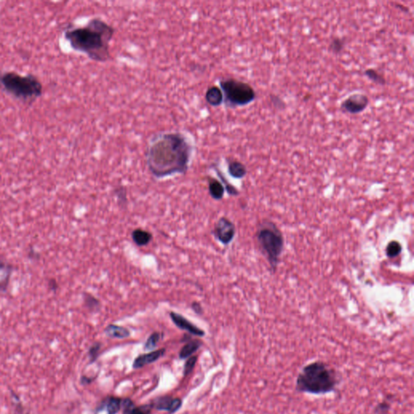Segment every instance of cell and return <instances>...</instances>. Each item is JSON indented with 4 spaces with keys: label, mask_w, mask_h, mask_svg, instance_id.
<instances>
[{
    "label": "cell",
    "mask_w": 414,
    "mask_h": 414,
    "mask_svg": "<svg viewBox=\"0 0 414 414\" xmlns=\"http://www.w3.org/2000/svg\"><path fill=\"white\" fill-rule=\"evenodd\" d=\"M193 145L185 134L164 132L151 138L146 147V167L156 179L187 173Z\"/></svg>",
    "instance_id": "cell-1"
},
{
    "label": "cell",
    "mask_w": 414,
    "mask_h": 414,
    "mask_svg": "<svg viewBox=\"0 0 414 414\" xmlns=\"http://www.w3.org/2000/svg\"><path fill=\"white\" fill-rule=\"evenodd\" d=\"M115 29L98 17L92 18L80 27H71L64 32V37L75 51L85 54L93 61L105 63L111 59L110 42Z\"/></svg>",
    "instance_id": "cell-2"
},
{
    "label": "cell",
    "mask_w": 414,
    "mask_h": 414,
    "mask_svg": "<svg viewBox=\"0 0 414 414\" xmlns=\"http://www.w3.org/2000/svg\"><path fill=\"white\" fill-rule=\"evenodd\" d=\"M336 384V373L323 362H314L305 366L296 380L297 390L313 395L333 392Z\"/></svg>",
    "instance_id": "cell-3"
},
{
    "label": "cell",
    "mask_w": 414,
    "mask_h": 414,
    "mask_svg": "<svg viewBox=\"0 0 414 414\" xmlns=\"http://www.w3.org/2000/svg\"><path fill=\"white\" fill-rule=\"evenodd\" d=\"M0 88L16 99L30 104L41 97L43 93L42 82L36 76L32 74L22 76L16 71L0 74Z\"/></svg>",
    "instance_id": "cell-4"
},
{
    "label": "cell",
    "mask_w": 414,
    "mask_h": 414,
    "mask_svg": "<svg viewBox=\"0 0 414 414\" xmlns=\"http://www.w3.org/2000/svg\"><path fill=\"white\" fill-rule=\"evenodd\" d=\"M256 237L260 249L268 260L271 268L275 271L284 249L283 233L274 223L264 220L258 225Z\"/></svg>",
    "instance_id": "cell-5"
},
{
    "label": "cell",
    "mask_w": 414,
    "mask_h": 414,
    "mask_svg": "<svg viewBox=\"0 0 414 414\" xmlns=\"http://www.w3.org/2000/svg\"><path fill=\"white\" fill-rule=\"evenodd\" d=\"M220 89L223 94V103L227 107L235 109L249 105L256 99V92L250 84L236 79H223Z\"/></svg>",
    "instance_id": "cell-6"
},
{
    "label": "cell",
    "mask_w": 414,
    "mask_h": 414,
    "mask_svg": "<svg viewBox=\"0 0 414 414\" xmlns=\"http://www.w3.org/2000/svg\"><path fill=\"white\" fill-rule=\"evenodd\" d=\"M236 226L227 217L220 218L215 223L213 234L218 241L223 245H228L232 243L236 236Z\"/></svg>",
    "instance_id": "cell-7"
},
{
    "label": "cell",
    "mask_w": 414,
    "mask_h": 414,
    "mask_svg": "<svg viewBox=\"0 0 414 414\" xmlns=\"http://www.w3.org/2000/svg\"><path fill=\"white\" fill-rule=\"evenodd\" d=\"M369 102L370 100L367 96L362 93H355L346 98L341 103V107L345 112L350 114H358L367 108Z\"/></svg>",
    "instance_id": "cell-8"
},
{
    "label": "cell",
    "mask_w": 414,
    "mask_h": 414,
    "mask_svg": "<svg viewBox=\"0 0 414 414\" xmlns=\"http://www.w3.org/2000/svg\"><path fill=\"white\" fill-rule=\"evenodd\" d=\"M169 317H170L171 320L173 322V324H175L178 329L188 332L189 334L194 335V336H205V334H206L205 331L196 326L195 324H192V322H190L187 318L183 317L182 315H180V313L170 312H169Z\"/></svg>",
    "instance_id": "cell-9"
},
{
    "label": "cell",
    "mask_w": 414,
    "mask_h": 414,
    "mask_svg": "<svg viewBox=\"0 0 414 414\" xmlns=\"http://www.w3.org/2000/svg\"><path fill=\"white\" fill-rule=\"evenodd\" d=\"M13 272V265L5 256L0 254V293L8 291Z\"/></svg>",
    "instance_id": "cell-10"
},
{
    "label": "cell",
    "mask_w": 414,
    "mask_h": 414,
    "mask_svg": "<svg viewBox=\"0 0 414 414\" xmlns=\"http://www.w3.org/2000/svg\"><path fill=\"white\" fill-rule=\"evenodd\" d=\"M182 405V401L179 398H173L171 397H159L156 399L151 404V407H155L159 410H165L173 414L177 411Z\"/></svg>",
    "instance_id": "cell-11"
},
{
    "label": "cell",
    "mask_w": 414,
    "mask_h": 414,
    "mask_svg": "<svg viewBox=\"0 0 414 414\" xmlns=\"http://www.w3.org/2000/svg\"><path fill=\"white\" fill-rule=\"evenodd\" d=\"M165 352V349H160L158 350L152 351L150 353L139 355L138 358H135L133 367L134 369H139V368L143 367L144 366L148 365L150 363H155L156 361L162 358L164 355Z\"/></svg>",
    "instance_id": "cell-12"
},
{
    "label": "cell",
    "mask_w": 414,
    "mask_h": 414,
    "mask_svg": "<svg viewBox=\"0 0 414 414\" xmlns=\"http://www.w3.org/2000/svg\"><path fill=\"white\" fill-rule=\"evenodd\" d=\"M205 100L210 106L213 107L220 106L223 103V94L222 90L217 86H211L206 92Z\"/></svg>",
    "instance_id": "cell-13"
},
{
    "label": "cell",
    "mask_w": 414,
    "mask_h": 414,
    "mask_svg": "<svg viewBox=\"0 0 414 414\" xmlns=\"http://www.w3.org/2000/svg\"><path fill=\"white\" fill-rule=\"evenodd\" d=\"M208 190L210 197L216 201L222 200L224 195L225 189L222 182L215 178L208 179Z\"/></svg>",
    "instance_id": "cell-14"
},
{
    "label": "cell",
    "mask_w": 414,
    "mask_h": 414,
    "mask_svg": "<svg viewBox=\"0 0 414 414\" xmlns=\"http://www.w3.org/2000/svg\"><path fill=\"white\" fill-rule=\"evenodd\" d=\"M105 334L110 338L124 339L130 336L129 329L117 324H109L105 329Z\"/></svg>",
    "instance_id": "cell-15"
},
{
    "label": "cell",
    "mask_w": 414,
    "mask_h": 414,
    "mask_svg": "<svg viewBox=\"0 0 414 414\" xmlns=\"http://www.w3.org/2000/svg\"><path fill=\"white\" fill-rule=\"evenodd\" d=\"M132 239L134 244L139 247L146 246L151 241L153 238L151 232L145 231L142 228L134 229L131 233Z\"/></svg>",
    "instance_id": "cell-16"
},
{
    "label": "cell",
    "mask_w": 414,
    "mask_h": 414,
    "mask_svg": "<svg viewBox=\"0 0 414 414\" xmlns=\"http://www.w3.org/2000/svg\"><path fill=\"white\" fill-rule=\"evenodd\" d=\"M122 406V399L117 397H109L102 402L99 409H105L108 414H117Z\"/></svg>",
    "instance_id": "cell-17"
},
{
    "label": "cell",
    "mask_w": 414,
    "mask_h": 414,
    "mask_svg": "<svg viewBox=\"0 0 414 414\" xmlns=\"http://www.w3.org/2000/svg\"><path fill=\"white\" fill-rule=\"evenodd\" d=\"M125 414H149L151 412V405L135 407L130 399H125L122 401Z\"/></svg>",
    "instance_id": "cell-18"
},
{
    "label": "cell",
    "mask_w": 414,
    "mask_h": 414,
    "mask_svg": "<svg viewBox=\"0 0 414 414\" xmlns=\"http://www.w3.org/2000/svg\"><path fill=\"white\" fill-rule=\"evenodd\" d=\"M228 173L236 179H242L247 174V168L244 163L237 160H232L228 163Z\"/></svg>",
    "instance_id": "cell-19"
},
{
    "label": "cell",
    "mask_w": 414,
    "mask_h": 414,
    "mask_svg": "<svg viewBox=\"0 0 414 414\" xmlns=\"http://www.w3.org/2000/svg\"><path fill=\"white\" fill-rule=\"evenodd\" d=\"M83 301L84 307L89 312H96L100 311L101 303L90 293H83Z\"/></svg>",
    "instance_id": "cell-20"
},
{
    "label": "cell",
    "mask_w": 414,
    "mask_h": 414,
    "mask_svg": "<svg viewBox=\"0 0 414 414\" xmlns=\"http://www.w3.org/2000/svg\"><path fill=\"white\" fill-rule=\"evenodd\" d=\"M202 342L199 340H192V341H189L180 350L179 357L181 359L189 358L192 355V353H194L202 346Z\"/></svg>",
    "instance_id": "cell-21"
},
{
    "label": "cell",
    "mask_w": 414,
    "mask_h": 414,
    "mask_svg": "<svg viewBox=\"0 0 414 414\" xmlns=\"http://www.w3.org/2000/svg\"><path fill=\"white\" fill-rule=\"evenodd\" d=\"M364 75L369 80L372 81L373 83L379 84V85H385L386 84V80H385L384 76L379 73L375 69H366L364 71Z\"/></svg>",
    "instance_id": "cell-22"
},
{
    "label": "cell",
    "mask_w": 414,
    "mask_h": 414,
    "mask_svg": "<svg viewBox=\"0 0 414 414\" xmlns=\"http://www.w3.org/2000/svg\"><path fill=\"white\" fill-rule=\"evenodd\" d=\"M215 169L216 171V173H217L218 175L220 176V179L222 180V184L224 186L225 190L227 191V193L231 195V196H237V195L239 194V191H238L237 188L231 185L229 182H227V180H226L224 175H223L222 173L220 172V169L218 168H215Z\"/></svg>",
    "instance_id": "cell-23"
},
{
    "label": "cell",
    "mask_w": 414,
    "mask_h": 414,
    "mask_svg": "<svg viewBox=\"0 0 414 414\" xmlns=\"http://www.w3.org/2000/svg\"><path fill=\"white\" fill-rule=\"evenodd\" d=\"M163 334L159 332H155L153 334H151V336H149L148 339L146 340V343L144 345V349L147 350H151L153 349L156 348L159 341L162 338Z\"/></svg>",
    "instance_id": "cell-24"
},
{
    "label": "cell",
    "mask_w": 414,
    "mask_h": 414,
    "mask_svg": "<svg viewBox=\"0 0 414 414\" xmlns=\"http://www.w3.org/2000/svg\"><path fill=\"white\" fill-rule=\"evenodd\" d=\"M401 253V245L399 242L391 241L386 248V254L390 258L398 256Z\"/></svg>",
    "instance_id": "cell-25"
},
{
    "label": "cell",
    "mask_w": 414,
    "mask_h": 414,
    "mask_svg": "<svg viewBox=\"0 0 414 414\" xmlns=\"http://www.w3.org/2000/svg\"><path fill=\"white\" fill-rule=\"evenodd\" d=\"M344 47H345V39L340 37L334 38L329 45L330 51L335 54H340L343 50Z\"/></svg>",
    "instance_id": "cell-26"
},
{
    "label": "cell",
    "mask_w": 414,
    "mask_h": 414,
    "mask_svg": "<svg viewBox=\"0 0 414 414\" xmlns=\"http://www.w3.org/2000/svg\"><path fill=\"white\" fill-rule=\"evenodd\" d=\"M117 202L120 206L125 207L127 204V190L123 186H119L114 190Z\"/></svg>",
    "instance_id": "cell-27"
},
{
    "label": "cell",
    "mask_w": 414,
    "mask_h": 414,
    "mask_svg": "<svg viewBox=\"0 0 414 414\" xmlns=\"http://www.w3.org/2000/svg\"><path fill=\"white\" fill-rule=\"evenodd\" d=\"M100 347H101V344L100 342H96L89 349L88 355H89V358H90L92 363H93L97 358L98 353H99V351H100Z\"/></svg>",
    "instance_id": "cell-28"
},
{
    "label": "cell",
    "mask_w": 414,
    "mask_h": 414,
    "mask_svg": "<svg viewBox=\"0 0 414 414\" xmlns=\"http://www.w3.org/2000/svg\"><path fill=\"white\" fill-rule=\"evenodd\" d=\"M197 356H192V357H190V358L188 359L187 362H186L185 365L184 375L186 376V375H190L191 371H192V369L194 368L195 365H196V363H197Z\"/></svg>",
    "instance_id": "cell-29"
},
{
    "label": "cell",
    "mask_w": 414,
    "mask_h": 414,
    "mask_svg": "<svg viewBox=\"0 0 414 414\" xmlns=\"http://www.w3.org/2000/svg\"><path fill=\"white\" fill-rule=\"evenodd\" d=\"M59 283L57 282L56 279L54 278H50L48 281V287L49 290L52 292L56 293L57 290H59Z\"/></svg>",
    "instance_id": "cell-30"
},
{
    "label": "cell",
    "mask_w": 414,
    "mask_h": 414,
    "mask_svg": "<svg viewBox=\"0 0 414 414\" xmlns=\"http://www.w3.org/2000/svg\"><path fill=\"white\" fill-rule=\"evenodd\" d=\"M191 309L197 315H202L203 313V307L199 302H192L191 303Z\"/></svg>",
    "instance_id": "cell-31"
},
{
    "label": "cell",
    "mask_w": 414,
    "mask_h": 414,
    "mask_svg": "<svg viewBox=\"0 0 414 414\" xmlns=\"http://www.w3.org/2000/svg\"><path fill=\"white\" fill-rule=\"evenodd\" d=\"M27 256L32 261H37L40 259V254L34 249H30L28 252Z\"/></svg>",
    "instance_id": "cell-32"
},
{
    "label": "cell",
    "mask_w": 414,
    "mask_h": 414,
    "mask_svg": "<svg viewBox=\"0 0 414 414\" xmlns=\"http://www.w3.org/2000/svg\"><path fill=\"white\" fill-rule=\"evenodd\" d=\"M271 100H272L273 105L276 106V107L278 108V109H280V105H282V107L283 108L285 107L284 102H283V100H281L280 98L278 97V96H271Z\"/></svg>",
    "instance_id": "cell-33"
}]
</instances>
